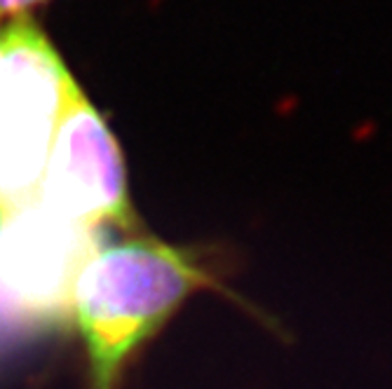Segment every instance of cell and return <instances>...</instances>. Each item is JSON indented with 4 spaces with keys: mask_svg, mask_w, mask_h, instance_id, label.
<instances>
[{
    "mask_svg": "<svg viewBox=\"0 0 392 389\" xmlns=\"http://www.w3.org/2000/svg\"><path fill=\"white\" fill-rule=\"evenodd\" d=\"M33 202L90 230L132 233L141 228L127 188L120 143L78 85L56 122Z\"/></svg>",
    "mask_w": 392,
    "mask_h": 389,
    "instance_id": "3957f363",
    "label": "cell"
},
{
    "mask_svg": "<svg viewBox=\"0 0 392 389\" xmlns=\"http://www.w3.org/2000/svg\"><path fill=\"white\" fill-rule=\"evenodd\" d=\"M75 85L33 19L0 21V216L35 199Z\"/></svg>",
    "mask_w": 392,
    "mask_h": 389,
    "instance_id": "7a4b0ae2",
    "label": "cell"
},
{
    "mask_svg": "<svg viewBox=\"0 0 392 389\" xmlns=\"http://www.w3.org/2000/svg\"><path fill=\"white\" fill-rule=\"evenodd\" d=\"M40 3H47V0H0V21L24 17L31 7L40 5Z\"/></svg>",
    "mask_w": 392,
    "mask_h": 389,
    "instance_id": "277c9868",
    "label": "cell"
},
{
    "mask_svg": "<svg viewBox=\"0 0 392 389\" xmlns=\"http://www.w3.org/2000/svg\"><path fill=\"white\" fill-rule=\"evenodd\" d=\"M233 265L231 249L221 244H172L141 228L102 242L78 277L71 305L90 389H120L134 359L190 295L214 291L252 312L231 289Z\"/></svg>",
    "mask_w": 392,
    "mask_h": 389,
    "instance_id": "6da1fadb",
    "label": "cell"
}]
</instances>
